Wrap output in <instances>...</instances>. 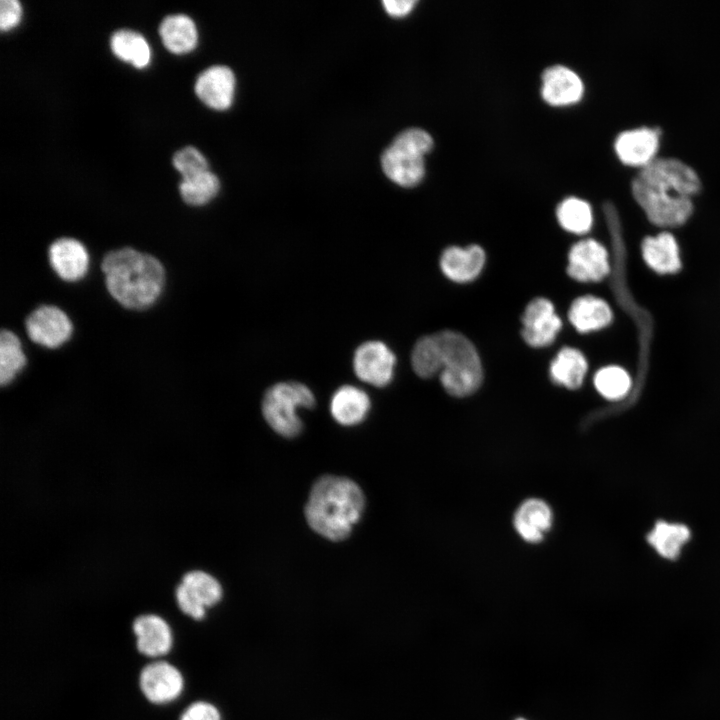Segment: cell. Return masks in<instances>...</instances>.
I'll list each match as a JSON object with an SVG mask.
<instances>
[{"instance_id": "1", "label": "cell", "mask_w": 720, "mask_h": 720, "mask_svg": "<svg viewBox=\"0 0 720 720\" xmlns=\"http://www.w3.org/2000/svg\"><path fill=\"white\" fill-rule=\"evenodd\" d=\"M697 172L673 157L655 158L632 180V194L648 219L659 226H678L693 212L692 197L701 190Z\"/></svg>"}, {"instance_id": "2", "label": "cell", "mask_w": 720, "mask_h": 720, "mask_svg": "<svg viewBox=\"0 0 720 720\" xmlns=\"http://www.w3.org/2000/svg\"><path fill=\"white\" fill-rule=\"evenodd\" d=\"M365 507V496L353 480L324 475L312 486L305 518L312 530L331 541H342L352 532Z\"/></svg>"}, {"instance_id": "3", "label": "cell", "mask_w": 720, "mask_h": 720, "mask_svg": "<svg viewBox=\"0 0 720 720\" xmlns=\"http://www.w3.org/2000/svg\"><path fill=\"white\" fill-rule=\"evenodd\" d=\"M110 295L122 306L142 310L160 296L165 270L154 256L132 248L107 253L101 264Z\"/></svg>"}, {"instance_id": "4", "label": "cell", "mask_w": 720, "mask_h": 720, "mask_svg": "<svg viewBox=\"0 0 720 720\" xmlns=\"http://www.w3.org/2000/svg\"><path fill=\"white\" fill-rule=\"evenodd\" d=\"M442 357L441 383L452 396L465 397L482 383L481 361L473 343L463 334L443 330L435 333Z\"/></svg>"}, {"instance_id": "5", "label": "cell", "mask_w": 720, "mask_h": 720, "mask_svg": "<svg viewBox=\"0 0 720 720\" xmlns=\"http://www.w3.org/2000/svg\"><path fill=\"white\" fill-rule=\"evenodd\" d=\"M315 401L313 392L305 384L296 381L279 382L267 389L261 409L264 419L276 433L293 438L303 429L297 410L311 409Z\"/></svg>"}, {"instance_id": "6", "label": "cell", "mask_w": 720, "mask_h": 720, "mask_svg": "<svg viewBox=\"0 0 720 720\" xmlns=\"http://www.w3.org/2000/svg\"><path fill=\"white\" fill-rule=\"evenodd\" d=\"M396 357L381 341H366L358 346L353 356L356 376L376 387L388 385L394 375Z\"/></svg>"}, {"instance_id": "7", "label": "cell", "mask_w": 720, "mask_h": 720, "mask_svg": "<svg viewBox=\"0 0 720 720\" xmlns=\"http://www.w3.org/2000/svg\"><path fill=\"white\" fill-rule=\"evenodd\" d=\"M424 154L394 138L383 152L381 166L385 175L402 187H413L425 175Z\"/></svg>"}, {"instance_id": "8", "label": "cell", "mask_w": 720, "mask_h": 720, "mask_svg": "<svg viewBox=\"0 0 720 720\" xmlns=\"http://www.w3.org/2000/svg\"><path fill=\"white\" fill-rule=\"evenodd\" d=\"M29 338L44 347L57 348L72 334L73 326L64 311L53 305H43L29 314L25 321Z\"/></svg>"}, {"instance_id": "9", "label": "cell", "mask_w": 720, "mask_h": 720, "mask_svg": "<svg viewBox=\"0 0 720 720\" xmlns=\"http://www.w3.org/2000/svg\"><path fill=\"white\" fill-rule=\"evenodd\" d=\"M522 337L535 348L546 347L556 338L562 321L555 313L553 303L546 298H535L522 315Z\"/></svg>"}, {"instance_id": "10", "label": "cell", "mask_w": 720, "mask_h": 720, "mask_svg": "<svg viewBox=\"0 0 720 720\" xmlns=\"http://www.w3.org/2000/svg\"><path fill=\"white\" fill-rule=\"evenodd\" d=\"M610 271L608 252L594 239L575 243L568 254V275L581 282H597Z\"/></svg>"}, {"instance_id": "11", "label": "cell", "mask_w": 720, "mask_h": 720, "mask_svg": "<svg viewBox=\"0 0 720 720\" xmlns=\"http://www.w3.org/2000/svg\"><path fill=\"white\" fill-rule=\"evenodd\" d=\"M139 685L150 702L164 704L175 700L181 694L184 680L175 666L165 661H157L142 669Z\"/></svg>"}, {"instance_id": "12", "label": "cell", "mask_w": 720, "mask_h": 720, "mask_svg": "<svg viewBox=\"0 0 720 720\" xmlns=\"http://www.w3.org/2000/svg\"><path fill=\"white\" fill-rule=\"evenodd\" d=\"M659 138L658 128L638 127L625 130L615 139V152L624 164L642 168L656 158Z\"/></svg>"}, {"instance_id": "13", "label": "cell", "mask_w": 720, "mask_h": 720, "mask_svg": "<svg viewBox=\"0 0 720 720\" xmlns=\"http://www.w3.org/2000/svg\"><path fill=\"white\" fill-rule=\"evenodd\" d=\"M584 93L580 76L563 65L546 68L541 76V96L552 106H566L578 102Z\"/></svg>"}, {"instance_id": "14", "label": "cell", "mask_w": 720, "mask_h": 720, "mask_svg": "<svg viewBox=\"0 0 720 720\" xmlns=\"http://www.w3.org/2000/svg\"><path fill=\"white\" fill-rule=\"evenodd\" d=\"M195 93L208 107L215 110L228 109L234 97L235 76L224 65H214L204 70L195 82Z\"/></svg>"}, {"instance_id": "15", "label": "cell", "mask_w": 720, "mask_h": 720, "mask_svg": "<svg viewBox=\"0 0 720 720\" xmlns=\"http://www.w3.org/2000/svg\"><path fill=\"white\" fill-rule=\"evenodd\" d=\"M48 259L56 274L65 281L83 278L89 267V255L85 246L73 238H60L48 250Z\"/></svg>"}, {"instance_id": "16", "label": "cell", "mask_w": 720, "mask_h": 720, "mask_svg": "<svg viewBox=\"0 0 720 720\" xmlns=\"http://www.w3.org/2000/svg\"><path fill=\"white\" fill-rule=\"evenodd\" d=\"M133 632L137 640V649L145 656H163L172 647L171 629L160 616L146 614L137 617L133 622Z\"/></svg>"}, {"instance_id": "17", "label": "cell", "mask_w": 720, "mask_h": 720, "mask_svg": "<svg viewBox=\"0 0 720 720\" xmlns=\"http://www.w3.org/2000/svg\"><path fill=\"white\" fill-rule=\"evenodd\" d=\"M485 263V252L478 245L466 248L448 247L441 255L440 266L452 281L466 283L474 280Z\"/></svg>"}, {"instance_id": "18", "label": "cell", "mask_w": 720, "mask_h": 720, "mask_svg": "<svg viewBox=\"0 0 720 720\" xmlns=\"http://www.w3.org/2000/svg\"><path fill=\"white\" fill-rule=\"evenodd\" d=\"M553 520L549 505L543 500L532 498L524 501L514 515V527L527 542H540L551 528Z\"/></svg>"}, {"instance_id": "19", "label": "cell", "mask_w": 720, "mask_h": 720, "mask_svg": "<svg viewBox=\"0 0 720 720\" xmlns=\"http://www.w3.org/2000/svg\"><path fill=\"white\" fill-rule=\"evenodd\" d=\"M369 410V396L356 386L343 385L334 392L331 398V415L336 422L344 426L361 423Z\"/></svg>"}, {"instance_id": "20", "label": "cell", "mask_w": 720, "mask_h": 720, "mask_svg": "<svg viewBox=\"0 0 720 720\" xmlns=\"http://www.w3.org/2000/svg\"><path fill=\"white\" fill-rule=\"evenodd\" d=\"M691 538L688 526L678 522L657 520L646 535V541L663 559L677 560Z\"/></svg>"}, {"instance_id": "21", "label": "cell", "mask_w": 720, "mask_h": 720, "mask_svg": "<svg viewBox=\"0 0 720 720\" xmlns=\"http://www.w3.org/2000/svg\"><path fill=\"white\" fill-rule=\"evenodd\" d=\"M642 255L648 266L657 273L672 274L681 268L678 244L668 232L646 237L642 242Z\"/></svg>"}, {"instance_id": "22", "label": "cell", "mask_w": 720, "mask_h": 720, "mask_svg": "<svg viewBox=\"0 0 720 720\" xmlns=\"http://www.w3.org/2000/svg\"><path fill=\"white\" fill-rule=\"evenodd\" d=\"M568 317L577 331L587 333L607 326L612 320V311L604 300L588 295L573 301Z\"/></svg>"}, {"instance_id": "23", "label": "cell", "mask_w": 720, "mask_h": 720, "mask_svg": "<svg viewBox=\"0 0 720 720\" xmlns=\"http://www.w3.org/2000/svg\"><path fill=\"white\" fill-rule=\"evenodd\" d=\"M159 35L164 46L175 54L192 51L198 42L196 25L184 14L165 17L159 26Z\"/></svg>"}, {"instance_id": "24", "label": "cell", "mask_w": 720, "mask_h": 720, "mask_svg": "<svg viewBox=\"0 0 720 720\" xmlns=\"http://www.w3.org/2000/svg\"><path fill=\"white\" fill-rule=\"evenodd\" d=\"M588 369L584 355L571 347L562 348L550 365L551 380L568 389L579 388Z\"/></svg>"}, {"instance_id": "25", "label": "cell", "mask_w": 720, "mask_h": 720, "mask_svg": "<svg viewBox=\"0 0 720 720\" xmlns=\"http://www.w3.org/2000/svg\"><path fill=\"white\" fill-rule=\"evenodd\" d=\"M112 52L121 60L136 68L146 67L151 60V50L146 39L138 32L121 29L111 37Z\"/></svg>"}, {"instance_id": "26", "label": "cell", "mask_w": 720, "mask_h": 720, "mask_svg": "<svg viewBox=\"0 0 720 720\" xmlns=\"http://www.w3.org/2000/svg\"><path fill=\"white\" fill-rule=\"evenodd\" d=\"M556 216L559 224L568 232L584 234L591 229L593 214L590 204L578 197H567L562 200Z\"/></svg>"}, {"instance_id": "27", "label": "cell", "mask_w": 720, "mask_h": 720, "mask_svg": "<svg viewBox=\"0 0 720 720\" xmlns=\"http://www.w3.org/2000/svg\"><path fill=\"white\" fill-rule=\"evenodd\" d=\"M26 364L21 342L10 330L0 334V383L9 384Z\"/></svg>"}, {"instance_id": "28", "label": "cell", "mask_w": 720, "mask_h": 720, "mask_svg": "<svg viewBox=\"0 0 720 720\" xmlns=\"http://www.w3.org/2000/svg\"><path fill=\"white\" fill-rule=\"evenodd\" d=\"M411 364L421 378H430L442 369L441 351L435 334L418 339L412 350Z\"/></svg>"}, {"instance_id": "29", "label": "cell", "mask_w": 720, "mask_h": 720, "mask_svg": "<svg viewBox=\"0 0 720 720\" xmlns=\"http://www.w3.org/2000/svg\"><path fill=\"white\" fill-rule=\"evenodd\" d=\"M220 182L217 176L209 170L192 178L182 180L179 185L183 200L193 206L208 203L218 193Z\"/></svg>"}, {"instance_id": "30", "label": "cell", "mask_w": 720, "mask_h": 720, "mask_svg": "<svg viewBox=\"0 0 720 720\" xmlns=\"http://www.w3.org/2000/svg\"><path fill=\"white\" fill-rule=\"evenodd\" d=\"M182 584L191 596L202 606L210 607L222 598L220 583L210 574L203 571H190L183 576Z\"/></svg>"}, {"instance_id": "31", "label": "cell", "mask_w": 720, "mask_h": 720, "mask_svg": "<svg viewBox=\"0 0 720 720\" xmlns=\"http://www.w3.org/2000/svg\"><path fill=\"white\" fill-rule=\"evenodd\" d=\"M594 385L604 398L619 400L628 394L631 388V379L623 368L608 366L595 374Z\"/></svg>"}, {"instance_id": "32", "label": "cell", "mask_w": 720, "mask_h": 720, "mask_svg": "<svg viewBox=\"0 0 720 720\" xmlns=\"http://www.w3.org/2000/svg\"><path fill=\"white\" fill-rule=\"evenodd\" d=\"M174 167L180 172L183 180L192 178L208 170V163L202 153L192 146H187L175 153Z\"/></svg>"}, {"instance_id": "33", "label": "cell", "mask_w": 720, "mask_h": 720, "mask_svg": "<svg viewBox=\"0 0 720 720\" xmlns=\"http://www.w3.org/2000/svg\"><path fill=\"white\" fill-rule=\"evenodd\" d=\"M176 599L177 604L183 613L195 620H201L204 618L206 608L191 596L182 583H180L176 589Z\"/></svg>"}, {"instance_id": "34", "label": "cell", "mask_w": 720, "mask_h": 720, "mask_svg": "<svg viewBox=\"0 0 720 720\" xmlns=\"http://www.w3.org/2000/svg\"><path fill=\"white\" fill-rule=\"evenodd\" d=\"M180 720H221L218 709L203 701L190 704L181 714Z\"/></svg>"}, {"instance_id": "35", "label": "cell", "mask_w": 720, "mask_h": 720, "mask_svg": "<svg viewBox=\"0 0 720 720\" xmlns=\"http://www.w3.org/2000/svg\"><path fill=\"white\" fill-rule=\"evenodd\" d=\"M0 27L2 31L15 27L22 17V6L17 0H1Z\"/></svg>"}, {"instance_id": "36", "label": "cell", "mask_w": 720, "mask_h": 720, "mask_svg": "<svg viewBox=\"0 0 720 720\" xmlns=\"http://www.w3.org/2000/svg\"><path fill=\"white\" fill-rule=\"evenodd\" d=\"M386 12L393 17H403L408 15L414 5L415 0H384L382 2Z\"/></svg>"}, {"instance_id": "37", "label": "cell", "mask_w": 720, "mask_h": 720, "mask_svg": "<svg viewBox=\"0 0 720 720\" xmlns=\"http://www.w3.org/2000/svg\"><path fill=\"white\" fill-rule=\"evenodd\" d=\"M515 720H526V719L519 717V718H517V719H515Z\"/></svg>"}]
</instances>
